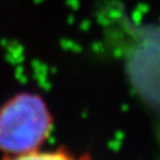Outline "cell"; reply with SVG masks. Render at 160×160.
I'll return each mask as SVG.
<instances>
[{
	"mask_svg": "<svg viewBox=\"0 0 160 160\" xmlns=\"http://www.w3.org/2000/svg\"><path fill=\"white\" fill-rule=\"evenodd\" d=\"M51 126L44 101L34 94H19L0 109V149L8 154L37 149Z\"/></svg>",
	"mask_w": 160,
	"mask_h": 160,
	"instance_id": "6da1fadb",
	"label": "cell"
},
{
	"mask_svg": "<svg viewBox=\"0 0 160 160\" xmlns=\"http://www.w3.org/2000/svg\"><path fill=\"white\" fill-rule=\"evenodd\" d=\"M4 160H83L75 155L68 153L64 149H57V151H38L32 149L29 152L18 153V154H10Z\"/></svg>",
	"mask_w": 160,
	"mask_h": 160,
	"instance_id": "7a4b0ae2",
	"label": "cell"
}]
</instances>
